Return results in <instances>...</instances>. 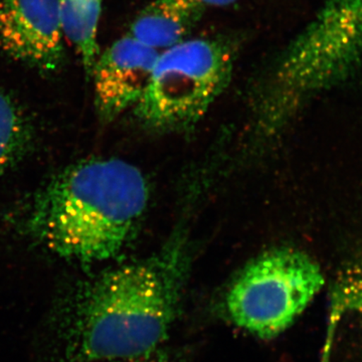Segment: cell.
Masks as SVG:
<instances>
[{
    "instance_id": "6da1fadb",
    "label": "cell",
    "mask_w": 362,
    "mask_h": 362,
    "mask_svg": "<svg viewBox=\"0 0 362 362\" xmlns=\"http://www.w3.org/2000/svg\"><path fill=\"white\" fill-rule=\"evenodd\" d=\"M176 235L148 258L81 283L47 322L54 362L122 361L160 349L180 315L188 274Z\"/></svg>"
},
{
    "instance_id": "7a4b0ae2",
    "label": "cell",
    "mask_w": 362,
    "mask_h": 362,
    "mask_svg": "<svg viewBox=\"0 0 362 362\" xmlns=\"http://www.w3.org/2000/svg\"><path fill=\"white\" fill-rule=\"evenodd\" d=\"M148 199L146 178L133 164L88 159L62 171L40 190L26 228L57 256L94 265L120 254Z\"/></svg>"
},
{
    "instance_id": "3957f363",
    "label": "cell",
    "mask_w": 362,
    "mask_h": 362,
    "mask_svg": "<svg viewBox=\"0 0 362 362\" xmlns=\"http://www.w3.org/2000/svg\"><path fill=\"white\" fill-rule=\"evenodd\" d=\"M362 70V0H324L274 59L256 100L258 129H281L311 98Z\"/></svg>"
},
{
    "instance_id": "277c9868",
    "label": "cell",
    "mask_w": 362,
    "mask_h": 362,
    "mask_svg": "<svg viewBox=\"0 0 362 362\" xmlns=\"http://www.w3.org/2000/svg\"><path fill=\"white\" fill-rule=\"evenodd\" d=\"M235 62V49L228 40H183L159 54L133 112L154 132L192 129L230 84Z\"/></svg>"
},
{
    "instance_id": "5b68a950",
    "label": "cell",
    "mask_w": 362,
    "mask_h": 362,
    "mask_svg": "<svg viewBox=\"0 0 362 362\" xmlns=\"http://www.w3.org/2000/svg\"><path fill=\"white\" fill-rule=\"evenodd\" d=\"M325 283L320 266L294 247L270 250L252 259L228 287V320L252 337L268 340L285 332Z\"/></svg>"
},
{
    "instance_id": "8992f818",
    "label": "cell",
    "mask_w": 362,
    "mask_h": 362,
    "mask_svg": "<svg viewBox=\"0 0 362 362\" xmlns=\"http://www.w3.org/2000/svg\"><path fill=\"white\" fill-rule=\"evenodd\" d=\"M59 0H0V51L44 71L65 59Z\"/></svg>"
},
{
    "instance_id": "52a82bcc",
    "label": "cell",
    "mask_w": 362,
    "mask_h": 362,
    "mask_svg": "<svg viewBox=\"0 0 362 362\" xmlns=\"http://www.w3.org/2000/svg\"><path fill=\"white\" fill-rule=\"evenodd\" d=\"M159 54L126 35L100 54L90 78L102 118L113 120L134 108L148 85Z\"/></svg>"
},
{
    "instance_id": "ba28073f",
    "label": "cell",
    "mask_w": 362,
    "mask_h": 362,
    "mask_svg": "<svg viewBox=\"0 0 362 362\" xmlns=\"http://www.w3.org/2000/svg\"><path fill=\"white\" fill-rule=\"evenodd\" d=\"M322 362H362V252L346 262L333 285Z\"/></svg>"
},
{
    "instance_id": "9c48e42d",
    "label": "cell",
    "mask_w": 362,
    "mask_h": 362,
    "mask_svg": "<svg viewBox=\"0 0 362 362\" xmlns=\"http://www.w3.org/2000/svg\"><path fill=\"white\" fill-rule=\"evenodd\" d=\"M206 7L201 0H153L136 16L128 35L157 52L165 51L187 40Z\"/></svg>"
},
{
    "instance_id": "30bf717a",
    "label": "cell",
    "mask_w": 362,
    "mask_h": 362,
    "mask_svg": "<svg viewBox=\"0 0 362 362\" xmlns=\"http://www.w3.org/2000/svg\"><path fill=\"white\" fill-rule=\"evenodd\" d=\"M102 1L103 0H59L64 35L75 45L89 78L100 56L98 28Z\"/></svg>"
},
{
    "instance_id": "8fae6325",
    "label": "cell",
    "mask_w": 362,
    "mask_h": 362,
    "mask_svg": "<svg viewBox=\"0 0 362 362\" xmlns=\"http://www.w3.org/2000/svg\"><path fill=\"white\" fill-rule=\"evenodd\" d=\"M28 137L25 116L11 98L0 90V175L20 158Z\"/></svg>"
},
{
    "instance_id": "7c38bea8",
    "label": "cell",
    "mask_w": 362,
    "mask_h": 362,
    "mask_svg": "<svg viewBox=\"0 0 362 362\" xmlns=\"http://www.w3.org/2000/svg\"><path fill=\"white\" fill-rule=\"evenodd\" d=\"M117 362H175L171 359L168 354H164L161 352L160 349L156 350V351L150 352L145 356L136 357V358L127 359V361H117Z\"/></svg>"
},
{
    "instance_id": "4fadbf2b",
    "label": "cell",
    "mask_w": 362,
    "mask_h": 362,
    "mask_svg": "<svg viewBox=\"0 0 362 362\" xmlns=\"http://www.w3.org/2000/svg\"><path fill=\"white\" fill-rule=\"evenodd\" d=\"M206 6L223 7L235 4L237 0H201Z\"/></svg>"
}]
</instances>
